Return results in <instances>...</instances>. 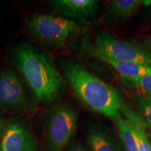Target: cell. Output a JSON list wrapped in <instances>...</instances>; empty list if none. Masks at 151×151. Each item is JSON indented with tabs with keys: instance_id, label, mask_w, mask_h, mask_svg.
Here are the masks:
<instances>
[{
	"instance_id": "cell-1",
	"label": "cell",
	"mask_w": 151,
	"mask_h": 151,
	"mask_svg": "<svg viewBox=\"0 0 151 151\" xmlns=\"http://www.w3.org/2000/svg\"><path fill=\"white\" fill-rule=\"evenodd\" d=\"M11 58L38 99L49 104L58 99L63 89L64 79L51 57L24 42L14 47Z\"/></svg>"
},
{
	"instance_id": "cell-11",
	"label": "cell",
	"mask_w": 151,
	"mask_h": 151,
	"mask_svg": "<svg viewBox=\"0 0 151 151\" xmlns=\"http://www.w3.org/2000/svg\"><path fill=\"white\" fill-rule=\"evenodd\" d=\"M86 140L92 151H120L109 133L99 127L89 128L86 132Z\"/></svg>"
},
{
	"instance_id": "cell-3",
	"label": "cell",
	"mask_w": 151,
	"mask_h": 151,
	"mask_svg": "<svg viewBox=\"0 0 151 151\" xmlns=\"http://www.w3.org/2000/svg\"><path fill=\"white\" fill-rule=\"evenodd\" d=\"M27 27L43 44L57 48L65 47L68 38L81 30L78 24L73 20L46 14L32 16L27 21Z\"/></svg>"
},
{
	"instance_id": "cell-2",
	"label": "cell",
	"mask_w": 151,
	"mask_h": 151,
	"mask_svg": "<svg viewBox=\"0 0 151 151\" xmlns=\"http://www.w3.org/2000/svg\"><path fill=\"white\" fill-rule=\"evenodd\" d=\"M60 66L73 92L88 108L116 121L121 117L124 105L116 88L73 60H63Z\"/></svg>"
},
{
	"instance_id": "cell-6",
	"label": "cell",
	"mask_w": 151,
	"mask_h": 151,
	"mask_svg": "<svg viewBox=\"0 0 151 151\" xmlns=\"http://www.w3.org/2000/svg\"><path fill=\"white\" fill-rule=\"evenodd\" d=\"M29 97L23 83L12 69L0 73V107L7 110H24L29 106Z\"/></svg>"
},
{
	"instance_id": "cell-17",
	"label": "cell",
	"mask_w": 151,
	"mask_h": 151,
	"mask_svg": "<svg viewBox=\"0 0 151 151\" xmlns=\"http://www.w3.org/2000/svg\"><path fill=\"white\" fill-rule=\"evenodd\" d=\"M6 128V126L5 122L4 121V120L1 118L0 116V139H1L4 135V133Z\"/></svg>"
},
{
	"instance_id": "cell-19",
	"label": "cell",
	"mask_w": 151,
	"mask_h": 151,
	"mask_svg": "<svg viewBox=\"0 0 151 151\" xmlns=\"http://www.w3.org/2000/svg\"><path fill=\"white\" fill-rule=\"evenodd\" d=\"M146 46L148 47L150 49H151V37L150 38H148V39H146Z\"/></svg>"
},
{
	"instance_id": "cell-5",
	"label": "cell",
	"mask_w": 151,
	"mask_h": 151,
	"mask_svg": "<svg viewBox=\"0 0 151 151\" xmlns=\"http://www.w3.org/2000/svg\"><path fill=\"white\" fill-rule=\"evenodd\" d=\"M95 48L111 59L151 67V52L141 47L116 39L102 31L96 37Z\"/></svg>"
},
{
	"instance_id": "cell-4",
	"label": "cell",
	"mask_w": 151,
	"mask_h": 151,
	"mask_svg": "<svg viewBox=\"0 0 151 151\" xmlns=\"http://www.w3.org/2000/svg\"><path fill=\"white\" fill-rule=\"evenodd\" d=\"M78 113L70 106L60 104L49 113L45 124L46 151H65L74 132Z\"/></svg>"
},
{
	"instance_id": "cell-15",
	"label": "cell",
	"mask_w": 151,
	"mask_h": 151,
	"mask_svg": "<svg viewBox=\"0 0 151 151\" xmlns=\"http://www.w3.org/2000/svg\"><path fill=\"white\" fill-rule=\"evenodd\" d=\"M138 110L147 128L151 129V97L137 96L136 97Z\"/></svg>"
},
{
	"instance_id": "cell-16",
	"label": "cell",
	"mask_w": 151,
	"mask_h": 151,
	"mask_svg": "<svg viewBox=\"0 0 151 151\" xmlns=\"http://www.w3.org/2000/svg\"><path fill=\"white\" fill-rule=\"evenodd\" d=\"M66 151H87L85 147L80 143L74 141L68 147Z\"/></svg>"
},
{
	"instance_id": "cell-18",
	"label": "cell",
	"mask_w": 151,
	"mask_h": 151,
	"mask_svg": "<svg viewBox=\"0 0 151 151\" xmlns=\"http://www.w3.org/2000/svg\"><path fill=\"white\" fill-rule=\"evenodd\" d=\"M141 4L146 6H151V0H143V1H141Z\"/></svg>"
},
{
	"instance_id": "cell-14",
	"label": "cell",
	"mask_w": 151,
	"mask_h": 151,
	"mask_svg": "<svg viewBox=\"0 0 151 151\" xmlns=\"http://www.w3.org/2000/svg\"><path fill=\"white\" fill-rule=\"evenodd\" d=\"M122 82L138 96L151 97V74L132 78H122Z\"/></svg>"
},
{
	"instance_id": "cell-9",
	"label": "cell",
	"mask_w": 151,
	"mask_h": 151,
	"mask_svg": "<svg viewBox=\"0 0 151 151\" xmlns=\"http://www.w3.org/2000/svg\"><path fill=\"white\" fill-rule=\"evenodd\" d=\"M87 52L96 59L101 60L116 70L124 78H132L151 74V67L143 65H138L134 63L120 62L108 58L100 52L94 46H85Z\"/></svg>"
},
{
	"instance_id": "cell-12",
	"label": "cell",
	"mask_w": 151,
	"mask_h": 151,
	"mask_svg": "<svg viewBox=\"0 0 151 151\" xmlns=\"http://www.w3.org/2000/svg\"><path fill=\"white\" fill-rule=\"evenodd\" d=\"M140 4L141 1L139 0H113L108 2V9L116 19L127 20L134 14Z\"/></svg>"
},
{
	"instance_id": "cell-10",
	"label": "cell",
	"mask_w": 151,
	"mask_h": 151,
	"mask_svg": "<svg viewBox=\"0 0 151 151\" xmlns=\"http://www.w3.org/2000/svg\"><path fill=\"white\" fill-rule=\"evenodd\" d=\"M122 113L131 124L139 151H151V144L146 131V124L140 115L125 106L122 107Z\"/></svg>"
},
{
	"instance_id": "cell-13",
	"label": "cell",
	"mask_w": 151,
	"mask_h": 151,
	"mask_svg": "<svg viewBox=\"0 0 151 151\" xmlns=\"http://www.w3.org/2000/svg\"><path fill=\"white\" fill-rule=\"evenodd\" d=\"M119 137L123 143L127 151H139L135 135L131 124L126 118H119L117 120Z\"/></svg>"
},
{
	"instance_id": "cell-7",
	"label": "cell",
	"mask_w": 151,
	"mask_h": 151,
	"mask_svg": "<svg viewBox=\"0 0 151 151\" xmlns=\"http://www.w3.org/2000/svg\"><path fill=\"white\" fill-rule=\"evenodd\" d=\"M38 143L23 122L13 121L6 126L0 143V151H37Z\"/></svg>"
},
{
	"instance_id": "cell-8",
	"label": "cell",
	"mask_w": 151,
	"mask_h": 151,
	"mask_svg": "<svg viewBox=\"0 0 151 151\" xmlns=\"http://www.w3.org/2000/svg\"><path fill=\"white\" fill-rule=\"evenodd\" d=\"M50 6L62 17L81 24L89 23L99 9L95 0H54Z\"/></svg>"
},
{
	"instance_id": "cell-20",
	"label": "cell",
	"mask_w": 151,
	"mask_h": 151,
	"mask_svg": "<svg viewBox=\"0 0 151 151\" xmlns=\"http://www.w3.org/2000/svg\"><path fill=\"white\" fill-rule=\"evenodd\" d=\"M147 133H148L149 141H150V144H151V129H149V132H147Z\"/></svg>"
}]
</instances>
